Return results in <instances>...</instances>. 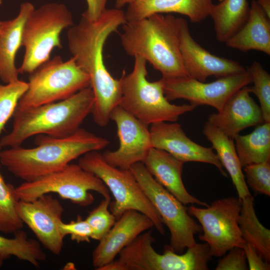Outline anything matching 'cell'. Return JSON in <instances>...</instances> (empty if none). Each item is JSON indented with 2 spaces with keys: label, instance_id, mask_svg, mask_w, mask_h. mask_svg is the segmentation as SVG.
Segmentation results:
<instances>
[{
  "label": "cell",
  "instance_id": "obj_1",
  "mask_svg": "<svg viewBox=\"0 0 270 270\" xmlns=\"http://www.w3.org/2000/svg\"><path fill=\"white\" fill-rule=\"evenodd\" d=\"M126 22L125 12L119 8L106 9L96 20L82 16L67 32L68 47L78 66L89 76L94 98L92 112L96 124L106 126L112 110L121 99L120 79L106 68L103 50L108 37Z\"/></svg>",
  "mask_w": 270,
  "mask_h": 270
},
{
  "label": "cell",
  "instance_id": "obj_2",
  "mask_svg": "<svg viewBox=\"0 0 270 270\" xmlns=\"http://www.w3.org/2000/svg\"><path fill=\"white\" fill-rule=\"evenodd\" d=\"M34 148L20 146L0 150V162L16 177L33 181L60 170L92 151H99L110 143L108 139L80 128L62 138L37 135Z\"/></svg>",
  "mask_w": 270,
  "mask_h": 270
},
{
  "label": "cell",
  "instance_id": "obj_3",
  "mask_svg": "<svg viewBox=\"0 0 270 270\" xmlns=\"http://www.w3.org/2000/svg\"><path fill=\"white\" fill-rule=\"evenodd\" d=\"M181 18L155 14L141 20L126 22L120 36L128 56L148 62L164 78L188 76L180 50Z\"/></svg>",
  "mask_w": 270,
  "mask_h": 270
},
{
  "label": "cell",
  "instance_id": "obj_4",
  "mask_svg": "<svg viewBox=\"0 0 270 270\" xmlns=\"http://www.w3.org/2000/svg\"><path fill=\"white\" fill-rule=\"evenodd\" d=\"M94 101L90 86L60 101L24 110L16 108L10 132L0 138L2 147L20 146L28 138L46 134L62 138L80 128Z\"/></svg>",
  "mask_w": 270,
  "mask_h": 270
},
{
  "label": "cell",
  "instance_id": "obj_5",
  "mask_svg": "<svg viewBox=\"0 0 270 270\" xmlns=\"http://www.w3.org/2000/svg\"><path fill=\"white\" fill-rule=\"evenodd\" d=\"M134 58L132 70L120 78L121 99L119 106L143 124L148 126L160 122H176L179 117L196 106L192 104L176 105L166 98L161 80L147 79V62Z\"/></svg>",
  "mask_w": 270,
  "mask_h": 270
},
{
  "label": "cell",
  "instance_id": "obj_6",
  "mask_svg": "<svg viewBox=\"0 0 270 270\" xmlns=\"http://www.w3.org/2000/svg\"><path fill=\"white\" fill-rule=\"evenodd\" d=\"M73 24L72 14L64 4L47 3L34 8L24 27V52L19 73L30 74L50 59L53 50L62 47V32Z\"/></svg>",
  "mask_w": 270,
  "mask_h": 270
},
{
  "label": "cell",
  "instance_id": "obj_7",
  "mask_svg": "<svg viewBox=\"0 0 270 270\" xmlns=\"http://www.w3.org/2000/svg\"><path fill=\"white\" fill-rule=\"evenodd\" d=\"M78 164L100 178L111 192L114 200L109 206L116 218L128 210H136L150 218L160 234L165 233L161 216L130 169L110 165L98 151L85 154L79 158Z\"/></svg>",
  "mask_w": 270,
  "mask_h": 270
},
{
  "label": "cell",
  "instance_id": "obj_8",
  "mask_svg": "<svg viewBox=\"0 0 270 270\" xmlns=\"http://www.w3.org/2000/svg\"><path fill=\"white\" fill-rule=\"evenodd\" d=\"M90 78L71 57L59 56L39 66L30 74L28 88L16 108L24 110L64 100L90 86Z\"/></svg>",
  "mask_w": 270,
  "mask_h": 270
},
{
  "label": "cell",
  "instance_id": "obj_9",
  "mask_svg": "<svg viewBox=\"0 0 270 270\" xmlns=\"http://www.w3.org/2000/svg\"><path fill=\"white\" fill-rule=\"evenodd\" d=\"M15 190L20 200L32 201L43 194L56 193L81 206L93 203L92 190L104 198H110L108 188L100 178L78 164H73L33 181L24 182Z\"/></svg>",
  "mask_w": 270,
  "mask_h": 270
},
{
  "label": "cell",
  "instance_id": "obj_10",
  "mask_svg": "<svg viewBox=\"0 0 270 270\" xmlns=\"http://www.w3.org/2000/svg\"><path fill=\"white\" fill-rule=\"evenodd\" d=\"M129 169L168 228L170 249L181 254L194 246V235L202 230L188 214L187 208L154 180L142 162L134 164Z\"/></svg>",
  "mask_w": 270,
  "mask_h": 270
},
{
  "label": "cell",
  "instance_id": "obj_11",
  "mask_svg": "<svg viewBox=\"0 0 270 270\" xmlns=\"http://www.w3.org/2000/svg\"><path fill=\"white\" fill-rule=\"evenodd\" d=\"M188 212L200 224V240L207 243L212 256L222 257L234 247L242 248L244 240L238 224L241 200L234 196L216 200L205 208L191 206Z\"/></svg>",
  "mask_w": 270,
  "mask_h": 270
},
{
  "label": "cell",
  "instance_id": "obj_12",
  "mask_svg": "<svg viewBox=\"0 0 270 270\" xmlns=\"http://www.w3.org/2000/svg\"><path fill=\"white\" fill-rule=\"evenodd\" d=\"M164 92L168 101L188 100L196 107L208 105L220 112L227 100L238 90L252 83L248 68L244 72L218 78L210 82L190 76L160 78Z\"/></svg>",
  "mask_w": 270,
  "mask_h": 270
},
{
  "label": "cell",
  "instance_id": "obj_13",
  "mask_svg": "<svg viewBox=\"0 0 270 270\" xmlns=\"http://www.w3.org/2000/svg\"><path fill=\"white\" fill-rule=\"evenodd\" d=\"M110 119L116 124L119 146L115 150H106L102 154L104 160L121 169H129L134 164L142 162L152 148L148 126L120 106L112 110Z\"/></svg>",
  "mask_w": 270,
  "mask_h": 270
},
{
  "label": "cell",
  "instance_id": "obj_14",
  "mask_svg": "<svg viewBox=\"0 0 270 270\" xmlns=\"http://www.w3.org/2000/svg\"><path fill=\"white\" fill-rule=\"evenodd\" d=\"M16 209L38 241L52 254H60L64 238L58 229L64 212L60 201L49 194H45L32 201L19 200Z\"/></svg>",
  "mask_w": 270,
  "mask_h": 270
},
{
  "label": "cell",
  "instance_id": "obj_15",
  "mask_svg": "<svg viewBox=\"0 0 270 270\" xmlns=\"http://www.w3.org/2000/svg\"><path fill=\"white\" fill-rule=\"evenodd\" d=\"M180 50L184 68L188 76L204 82L210 76L217 78L246 71L238 62L210 53L192 36L187 21L181 19Z\"/></svg>",
  "mask_w": 270,
  "mask_h": 270
},
{
  "label": "cell",
  "instance_id": "obj_16",
  "mask_svg": "<svg viewBox=\"0 0 270 270\" xmlns=\"http://www.w3.org/2000/svg\"><path fill=\"white\" fill-rule=\"evenodd\" d=\"M152 148L164 150L183 162H196L212 164L227 176L212 148L202 146L187 136L182 126L176 122H160L150 124Z\"/></svg>",
  "mask_w": 270,
  "mask_h": 270
},
{
  "label": "cell",
  "instance_id": "obj_17",
  "mask_svg": "<svg viewBox=\"0 0 270 270\" xmlns=\"http://www.w3.org/2000/svg\"><path fill=\"white\" fill-rule=\"evenodd\" d=\"M154 227L144 214L133 210L124 212L107 234L99 240L92 254V264L100 269L113 261L126 246L142 232Z\"/></svg>",
  "mask_w": 270,
  "mask_h": 270
},
{
  "label": "cell",
  "instance_id": "obj_18",
  "mask_svg": "<svg viewBox=\"0 0 270 270\" xmlns=\"http://www.w3.org/2000/svg\"><path fill=\"white\" fill-rule=\"evenodd\" d=\"M250 94L248 86L242 87L227 100L220 112L210 114L207 122L233 140L244 129L264 123L260 108Z\"/></svg>",
  "mask_w": 270,
  "mask_h": 270
},
{
  "label": "cell",
  "instance_id": "obj_19",
  "mask_svg": "<svg viewBox=\"0 0 270 270\" xmlns=\"http://www.w3.org/2000/svg\"><path fill=\"white\" fill-rule=\"evenodd\" d=\"M142 163L154 180L184 205L208 206L186 190L182 178L184 162L170 153L152 148Z\"/></svg>",
  "mask_w": 270,
  "mask_h": 270
},
{
  "label": "cell",
  "instance_id": "obj_20",
  "mask_svg": "<svg viewBox=\"0 0 270 270\" xmlns=\"http://www.w3.org/2000/svg\"><path fill=\"white\" fill-rule=\"evenodd\" d=\"M34 9L30 2L20 6L18 15L14 18L2 21L0 30V79L8 84L18 79V68L16 64L18 51L22 46L25 22Z\"/></svg>",
  "mask_w": 270,
  "mask_h": 270
},
{
  "label": "cell",
  "instance_id": "obj_21",
  "mask_svg": "<svg viewBox=\"0 0 270 270\" xmlns=\"http://www.w3.org/2000/svg\"><path fill=\"white\" fill-rule=\"evenodd\" d=\"M213 0H136L128 5L126 22L137 20L155 14L177 13L198 23L209 16Z\"/></svg>",
  "mask_w": 270,
  "mask_h": 270
},
{
  "label": "cell",
  "instance_id": "obj_22",
  "mask_svg": "<svg viewBox=\"0 0 270 270\" xmlns=\"http://www.w3.org/2000/svg\"><path fill=\"white\" fill-rule=\"evenodd\" d=\"M225 44L242 52L254 50L270 55V18L256 0L251 2L246 22Z\"/></svg>",
  "mask_w": 270,
  "mask_h": 270
},
{
  "label": "cell",
  "instance_id": "obj_23",
  "mask_svg": "<svg viewBox=\"0 0 270 270\" xmlns=\"http://www.w3.org/2000/svg\"><path fill=\"white\" fill-rule=\"evenodd\" d=\"M202 132L211 142L222 165L230 176L238 198L240 200L250 195L236 152L234 140L208 122L204 124Z\"/></svg>",
  "mask_w": 270,
  "mask_h": 270
},
{
  "label": "cell",
  "instance_id": "obj_24",
  "mask_svg": "<svg viewBox=\"0 0 270 270\" xmlns=\"http://www.w3.org/2000/svg\"><path fill=\"white\" fill-rule=\"evenodd\" d=\"M250 9L247 0H222L213 4L209 16L214 21L216 40L226 43L246 22Z\"/></svg>",
  "mask_w": 270,
  "mask_h": 270
},
{
  "label": "cell",
  "instance_id": "obj_25",
  "mask_svg": "<svg viewBox=\"0 0 270 270\" xmlns=\"http://www.w3.org/2000/svg\"><path fill=\"white\" fill-rule=\"evenodd\" d=\"M241 200L238 224L245 242L252 245L264 260H270V230L258 220L254 208V198L248 195Z\"/></svg>",
  "mask_w": 270,
  "mask_h": 270
},
{
  "label": "cell",
  "instance_id": "obj_26",
  "mask_svg": "<svg viewBox=\"0 0 270 270\" xmlns=\"http://www.w3.org/2000/svg\"><path fill=\"white\" fill-rule=\"evenodd\" d=\"M234 140L242 168L252 164L270 161V122L256 126L249 134H238Z\"/></svg>",
  "mask_w": 270,
  "mask_h": 270
},
{
  "label": "cell",
  "instance_id": "obj_27",
  "mask_svg": "<svg viewBox=\"0 0 270 270\" xmlns=\"http://www.w3.org/2000/svg\"><path fill=\"white\" fill-rule=\"evenodd\" d=\"M10 256L28 262L36 268L46 258L40 242L29 238L26 233L22 230L15 233L14 238H9L0 235V266L3 260Z\"/></svg>",
  "mask_w": 270,
  "mask_h": 270
},
{
  "label": "cell",
  "instance_id": "obj_28",
  "mask_svg": "<svg viewBox=\"0 0 270 270\" xmlns=\"http://www.w3.org/2000/svg\"><path fill=\"white\" fill-rule=\"evenodd\" d=\"M15 188L6 184L0 172V232L15 234L21 230L24 222L16 212L19 200Z\"/></svg>",
  "mask_w": 270,
  "mask_h": 270
},
{
  "label": "cell",
  "instance_id": "obj_29",
  "mask_svg": "<svg viewBox=\"0 0 270 270\" xmlns=\"http://www.w3.org/2000/svg\"><path fill=\"white\" fill-rule=\"evenodd\" d=\"M28 86V82L20 80L4 85L0 84V136ZM2 148L0 138V150Z\"/></svg>",
  "mask_w": 270,
  "mask_h": 270
},
{
  "label": "cell",
  "instance_id": "obj_30",
  "mask_svg": "<svg viewBox=\"0 0 270 270\" xmlns=\"http://www.w3.org/2000/svg\"><path fill=\"white\" fill-rule=\"evenodd\" d=\"M254 85L250 87V93L258 98L265 122H270V74L258 62H254L248 68Z\"/></svg>",
  "mask_w": 270,
  "mask_h": 270
},
{
  "label": "cell",
  "instance_id": "obj_31",
  "mask_svg": "<svg viewBox=\"0 0 270 270\" xmlns=\"http://www.w3.org/2000/svg\"><path fill=\"white\" fill-rule=\"evenodd\" d=\"M110 198H104L100 204L90 212L85 219L92 230V238L100 240L110 231L116 218L108 210Z\"/></svg>",
  "mask_w": 270,
  "mask_h": 270
},
{
  "label": "cell",
  "instance_id": "obj_32",
  "mask_svg": "<svg viewBox=\"0 0 270 270\" xmlns=\"http://www.w3.org/2000/svg\"><path fill=\"white\" fill-rule=\"evenodd\" d=\"M244 171L247 185L256 193L270 196V161L246 165Z\"/></svg>",
  "mask_w": 270,
  "mask_h": 270
},
{
  "label": "cell",
  "instance_id": "obj_33",
  "mask_svg": "<svg viewBox=\"0 0 270 270\" xmlns=\"http://www.w3.org/2000/svg\"><path fill=\"white\" fill-rule=\"evenodd\" d=\"M58 229L64 238L70 235L71 240L78 243L84 242H89L90 238H92V230L90 226L80 215L78 216L76 220L68 223L60 222Z\"/></svg>",
  "mask_w": 270,
  "mask_h": 270
},
{
  "label": "cell",
  "instance_id": "obj_34",
  "mask_svg": "<svg viewBox=\"0 0 270 270\" xmlns=\"http://www.w3.org/2000/svg\"><path fill=\"white\" fill-rule=\"evenodd\" d=\"M228 254L219 260L216 270H247L248 264L242 248L234 247Z\"/></svg>",
  "mask_w": 270,
  "mask_h": 270
},
{
  "label": "cell",
  "instance_id": "obj_35",
  "mask_svg": "<svg viewBox=\"0 0 270 270\" xmlns=\"http://www.w3.org/2000/svg\"><path fill=\"white\" fill-rule=\"evenodd\" d=\"M242 248L244 252L246 260L248 262V270H270L269 262L264 260L252 245L248 242H244Z\"/></svg>",
  "mask_w": 270,
  "mask_h": 270
},
{
  "label": "cell",
  "instance_id": "obj_36",
  "mask_svg": "<svg viewBox=\"0 0 270 270\" xmlns=\"http://www.w3.org/2000/svg\"><path fill=\"white\" fill-rule=\"evenodd\" d=\"M108 0H86V10L82 14V16L89 20L98 18L106 9Z\"/></svg>",
  "mask_w": 270,
  "mask_h": 270
},
{
  "label": "cell",
  "instance_id": "obj_37",
  "mask_svg": "<svg viewBox=\"0 0 270 270\" xmlns=\"http://www.w3.org/2000/svg\"><path fill=\"white\" fill-rule=\"evenodd\" d=\"M258 4L270 18V0H256Z\"/></svg>",
  "mask_w": 270,
  "mask_h": 270
},
{
  "label": "cell",
  "instance_id": "obj_38",
  "mask_svg": "<svg viewBox=\"0 0 270 270\" xmlns=\"http://www.w3.org/2000/svg\"><path fill=\"white\" fill-rule=\"evenodd\" d=\"M136 0H116V6L117 8L120 9L126 4L128 5Z\"/></svg>",
  "mask_w": 270,
  "mask_h": 270
},
{
  "label": "cell",
  "instance_id": "obj_39",
  "mask_svg": "<svg viewBox=\"0 0 270 270\" xmlns=\"http://www.w3.org/2000/svg\"><path fill=\"white\" fill-rule=\"evenodd\" d=\"M2 4V0H0V6Z\"/></svg>",
  "mask_w": 270,
  "mask_h": 270
},
{
  "label": "cell",
  "instance_id": "obj_40",
  "mask_svg": "<svg viewBox=\"0 0 270 270\" xmlns=\"http://www.w3.org/2000/svg\"><path fill=\"white\" fill-rule=\"evenodd\" d=\"M2 22V21L0 20V28H1Z\"/></svg>",
  "mask_w": 270,
  "mask_h": 270
}]
</instances>
